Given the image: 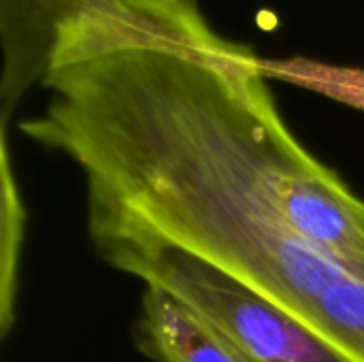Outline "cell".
Masks as SVG:
<instances>
[{
    "instance_id": "cell-1",
    "label": "cell",
    "mask_w": 364,
    "mask_h": 362,
    "mask_svg": "<svg viewBox=\"0 0 364 362\" xmlns=\"http://www.w3.org/2000/svg\"><path fill=\"white\" fill-rule=\"evenodd\" d=\"M41 85L19 130L83 173L92 243L183 250L364 362V201L288 130L250 47L132 43Z\"/></svg>"
},
{
    "instance_id": "cell-2",
    "label": "cell",
    "mask_w": 364,
    "mask_h": 362,
    "mask_svg": "<svg viewBox=\"0 0 364 362\" xmlns=\"http://www.w3.org/2000/svg\"><path fill=\"white\" fill-rule=\"evenodd\" d=\"M0 94L19 102L62 62L132 43L222 51L196 0H0Z\"/></svg>"
},
{
    "instance_id": "cell-3",
    "label": "cell",
    "mask_w": 364,
    "mask_h": 362,
    "mask_svg": "<svg viewBox=\"0 0 364 362\" xmlns=\"http://www.w3.org/2000/svg\"><path fill=\"white\" fill-rule=\"evenodd\" d=\"M94 247L113 269L186 301L256 362H356L294 316L183 250L132 241H98Z\"/></svg>"
},
{
    "instance_id": "cell-4",
    "label": "cell",
    "mask_w": 364,
    "mask_h": 362,
    "mask_svg": "<svg viewBox=\"0 0 364 362\" xmlns=\"http://www.w3.org/2000/svg\"><path fill=\"white\" fill-rule=\"evenodd\" d=\"M136 350L154 362H256L228 335L162 286L145 284Z\"/></svg>"
},
{
    "instance_id": "cell-5",
    "label": "cell",
    "mask_w": 364,
    "mask_h": 362,
    "mask_svg": "<svg viewBox=\"0 0 364 362\" xmlns=\"http://www.w3.org/2000/svg\"><path fill=\"white\" fill-rule=\"evenodd\" d=\"M26 235V205L13 171L6 128L0 126V335L15 324L19 258Z\"/></svg>"
},
{
    "instance_id": "cell-6",
    "label": "cell",
    "mask_w": 364,
    "mask_h": 362,
    "mask_svg": "<svg viewBox=\"0 0 364 362\" xmlns=\"http://www.w3.org/2000/svg\"><path fill=\"white\" fill-rule=\"evenodd\" d=\"M260 70L267 79H279L311 90L341 105L364 111V68L320 62L311 58H260Z\"/></svg>"
}]
</instances>
